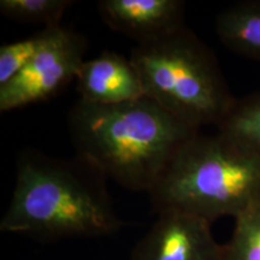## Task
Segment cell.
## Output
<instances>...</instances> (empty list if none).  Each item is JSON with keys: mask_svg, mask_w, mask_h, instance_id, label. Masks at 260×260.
I'll list each match as a JSON object with an SVG mask.
<instances>
[{"mask_svg": "<svg viewBox=\"0 0 260 260\" xmlns=\"http://www.w3.org/2000/svg\"><path fill=\"white\" fill-rule=\"evenodd\" d=\"M3 233L39 241L96 237L122 222L107 191L106 176L80 157L59 159L27 149L19 155Z\"/></svg>", "mask_w": 260, "mask_h": 260, "instance_id": "6da1fadb", "label": "cell"}, {"mask_svg": "<svg viewBox=\"0 0 260 260\" xmlns=\"http://www.w3.org/2000/svg\"><path fill=\"white\" fill-rule=\"evenodd\" d=\"M68 126L77 157L126 189L146 193L182 146L200 133L147 96L119 105L79 100Z\"/></svg>", "mask_w": 260, "mask_h": 260, "instance_id": "7a4b0ae2", "label": "cell"}, {"mask_svg": "<svg viewBox=\"0 0 260 260\" xmlns=\"http://www.w3.org/2000/svg\"><path fill=\"white\" fill-rule=\"evenodd\" d=\"M157 212L177 211L212 224L260 206V154L232 136L197 134L149 191Z\"/></svg>", "mask_w": 260, "mask_h": 260, "instance_id": "3957f363", "label": "cell"}, {"mask_svg": "<svg viewBox=\"0 0 260 260\" xmlns=\"http://www.w3.org/2000/svg\"><path fill=\"white\" fill-rule=\"evenodd\" d=\"M130 60L141 77L145 96L195 129L218 128L235 105L213 51L187 25L138 44Z\"/></svg>", "mask_w": 260, "mask_h": 260, "instance_id": "277c9868", "label": "cell"}, {"mask_svg": "<svg viewBox=\"0 0 260 260\" xmlns=\"http://www.w3.org/2000/svg\"><path fill=\"white\" fill-rule=\"evenodd\" d=\"M87 41L63 25L25 69L0 87V112L46 102L76 80Z\"/></svg>", "mask_w": 260, "mask_h": 260, "instance_id": "5b68a950", "label": "cell"}, {"mask_svg": "<svg viewBox=\"0 0 260 260\" xmlns=\"http://www.w3.org/2000/svg\"><path fill=\"white\" fill-rule=\"evenodd\" d=\"M130 260H226V252L225 245L214 239L211 223L177 211H162L134 247Z\"/></svg>", "mask_w": 260, "mask_h": 260, "instance_id": "8992f818", "label": "cell"}, {"mask_svg": "<svg viewBox=\"0 0 260 260\" xmlns=\"http://www.w3.org/2000/svg\"><path fill=\"white\" fill-rule=\"evenodd\" d=\"M182 0H100V18L112 30L134 39L138 44L155 40L184 24Z\"/></svg>", "mask_w": 260, "mask_h": 260, "instance_id": "52a82bcc", "label": "cell"}, {"mask_svg": "<svg viewBox=\"0 0 260 260\" xmlns=\"http://www.w3.org/2000/svg\"><path fill=\"white\" fill-rule=\"evenodd\" d=\"M76 87L84 103L119 105L145 96L135 65L122 54L104 51L84 60L76 77Z\"/></svg>", "mask_w": 260, "mask_h": 260, "instance_id": "ba28073f", "label": "cell"}, {"mask_svg": "<svg viewBox=\"0 0 260 260\" xmlns=\"http://www.w3.org/2000/svg\"><path fill=\"white\" fill-rule=\"evenodd\" d=\"M216 34L225 47L251 59L260 60V0H245L219 12Z\"/></svg>", "mask_w": 260, "mask_h": 260, "instance_id": "9c48e42d", "label": "cell"}, {"mask_svg": "<svg viewBox=\"0 0 260 260\" xmlns=\"http://www.w3.org/2000/svg\"><path fill=\"white\" fill-rule=\"evenodd\" d=\"M59 27L42 28L30 37L0 47V87L15 79L56 37Z\"/></svg>", "mask_w": 260, "mask_h": 260, "instance_id": "30bf717a", "label": "cell"}, {"mask_svg": "<svg viewBox=\"0 0 260 260\" xmlns=\"http://www.w3.org/2000/svg\"><path fill=\"white\" fill-rule=\"evenodd\" d=\"M217 129L260 154V92L236 99L232 111Z\"/></svg>", "mask_w": 260, "mask_h": 260, "instance_id": "8fae6325", "label": "cell"}, {"mask_svg": "<svg viewBox=\"0 0 260 260\" xmlns=\"http://www.w3.org/2000/svg\"><path fill=\"white\" fill-rule=\"evenodd\" d=\"M71 0H2L0 14L21 23L42 24L44 28L59 27Z\"/></svg>", "mask_w": 260, "mask_h": 260, "instance_id": "7c38bea8", "label": "cell"}, {"mask_svg": "<svg viewBox=\"0 0 260 260\" xmlns=\"http://www.w3.org/2000/svg\"><path fill=\"white\" fill-rule=\"evenodd\" d=\"M226 260H260V206L235 218V228L225 245Z\"/></svg>", "mask_w": 260, "mask_h": 260, "instance_id": "4fadbf2b", "label": "cell"}]
</instances>
